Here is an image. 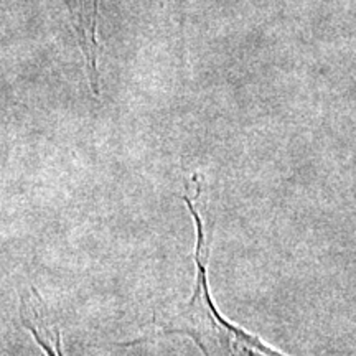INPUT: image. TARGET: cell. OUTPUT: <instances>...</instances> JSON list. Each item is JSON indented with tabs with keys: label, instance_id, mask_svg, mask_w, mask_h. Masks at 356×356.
<instances>
[{
	"label": "cell",
	"instance_id": "cell-1",
	"mask_svg": "<svg viewBox=\"0 0 356 356\" xmlns=\"http://www.w3.org/2000/svg\"><path fill=\"white\" fill-rule=\"evenodd\" d=\"M193 180L195 193L184 195V203L190 211L195 225V284L191 296L175 309L163 312L155 320L154 338L184 337L197 346L202 356H289L274 346L267 345L262 338L252 335L225 317L213 300L208 264H210V239L207 220L203 216L202 181Z\"/></svg>",
	"mask_w": 356,
	"mask_h": 356
},
{
	"label": "cell",
	"instance_id": "cell-2",
	"mask_svg": "<svg viewBox=\"0 0 356 356\" xmlns=\"http://www.w3.org/2000/svg\"><path fill=\"white\" fill-rule=\"evenodd\" d=\"M20 322L44 356H68L60 327L53 322L50 310L47 309L37 287H26V291L22 293Z\"/></svg>",
	"mask_w": 356,
	"mask_h": 356
},
{
	"label": "cell",
	"instance_id": "cell-3",
	"mask_svg": "<svg viewBox=\"0 0 356 356\" xmlns=\"http://www.w3.org/2000/svg\"><path fill=\"white\" fill-rule=\"evenodd\" d=\"M71 13L74 33H76L79 48H81L89 84L92 91L99 92V73H97V8L99 0H63Z\"/></svg>",
	"mask_w": 356,
	"mask_h": 356
}]
</instances>
